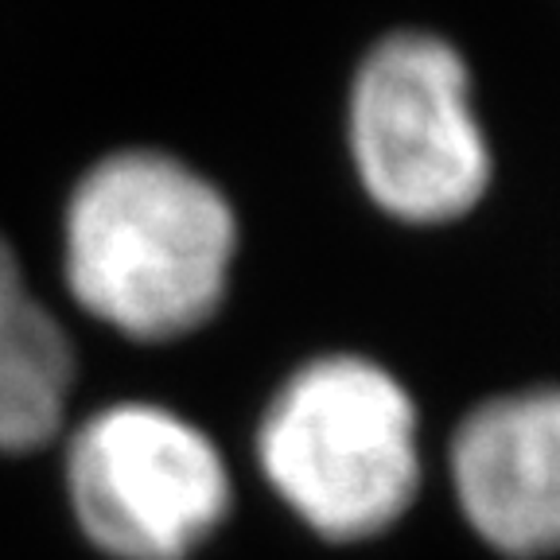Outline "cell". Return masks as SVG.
Segmentation results:
<instances>
[{
	"label": "cell",
	"mask_w": 560,
	"mask_h": 560,
	"mask_svg": "<svg viewBox=\"0 0 560 560\" xmlns=\"http://www.w3.org/2000/svg\"><path fill=\"white\" fill-rule=\"evenodd\" d=\"M234 257L230 199L167 152H109L67 202L70 296L129 339L167 342L199 331L226 300Z\"/></svg>",
	"instance_id": "obj_1"
},
{
	"label": "cell",
	"mask_w": 560,
	"mask_h": 560,
	"mask_svg": "<svg viewBox=\"0 0 560 560\" xmlns=\"http://www.w3.org/2000/svg\"><path fill=\"white\" fill-rule=\"evenodd\" d=\"M257 464L312 534L339 545L370 541L417 502V405L374 359H312L265 405Z\"/></svg>",
	"instance_id": "obj_2"
},
{
	"label": "cell",
	"mask_w": 560,
	"mask_h": 560,
	"mask_svg": "<svg viewBox=\"0 0 560 560\" xmlns=\"http://www.w3.org/2000/svg\"><path fill=\"white\" fill-rule=\"evenodd\" d=\"M350 156L366 195L401 222L464 219L490 187V144L464 55L432 32H394L350 86Z\"/></svg>",
	"instance_id": "obj_3"
},
{
	"label": "cell",
	"mask_w": 560,
	"mask_h": 560,
	"mask_svg": "<svg viewBox=\"0 0 560 560\" xmlns=\"http://www.w3.org/2000/svg\"><path fill=\"white\" fill-rule=\"evenodd\" d=\"M67 494L86 541L114 560H191L234 506L219 444L152 401L82 420L67 444Z\"/></svg>",
	"instance_id": "obj_4"
},
{
	"label": "cell",
	"mask_w": 560,
	"mask_h": 560,
	"mask_svg": "<svg viewBox=\"0 0 560 560\" xmlns=\"http://www.w3.org/2000/svg\"><path fill=\"white\" fill-rule=\"evenodd\" d=\"M455 502L502 557L560 552V389L537 385L475 405L447 447Z\"/></svg>",
	"instance_id": "obj_5"
},
{
	"label": "cell",
	"mask_w": 560,
	"mask_h": 560,
	"mask_svg": "<svg viewBox=\"0 0 560 560\" xmlns=\"http://www.w3.org/2000/svg\"><path fill=\"white\" fill-rule=\"evenodd\" d=\"M74 385V350L35 300L12 245L0 237V452H32L59 432Z\"/></svg>",
	"instance_id": "obj_6"
}]
</instances>
